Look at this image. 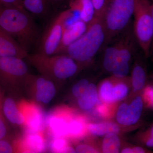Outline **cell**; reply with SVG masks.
<instances>
[{
    "label": "cell",
    "instance_id": "cell-1",
    "mask_svg": "<svg viewBox=\"0 0 153 153\" xmlns=\"http://www.w3.org/2000/svg\"><path fill=\"white\" fill-rule=\"evenodd\" d=\"M26 10L1 7L0 28L13 37L28 52L39 42L40 31Z\"/></svg>",
    "mask_w": 153,
    "mask_h": 153
},
{
    "label": "cell",
    "instance_id": "cell-2",
    "mask_svg": "<svg viewBox=\"0 0 153 153\" xmlns=\"http://www.w3.org/2000/svg\"><path fill=\"white\" fill-rule=\"evenodd\" d=\"M105 41L103 18L95 16L87 24L85 33L68 46L63 54L70 56L78 64L88 63L105 45Z\"/></svg>",
    "mask_w": 153,
    "mask_h": 153
},
{
    "label": "cell",
    "instance_id": "cell-3",
    "mask_svg": "<svg viewBox=\"0 0 153 153\" xmlns=\"http://www.w3.org/2000/svg\"><path fill=\"white\" fill-rule=\"evenodd\" d=\"M28 60L42 75L52 81H64L76 74L78 64L66 54L47 55L41 53L28 55Z\"/></svg>",
    "mask_w": 153,
    "mask_h": 153
},
{
    "label": "cell",
    "instance_id": "cell-4",
    "mask_svg": "<svg viewBox=\"0 0 153 153\" xmlns=\"http://www.w3.org/2000/svg\"><path fill=\"white\" fill-rule=\"evenodd\" d=\"M135 0H109L103 18L105 45L115 41L130 26Z\"/></svg>",
    "mask_w": 153,
    "mask_h": 153
},
{
    "label": "cell",
    "instance_id": "cell-5",
    "mask_svg": "<svg viewBox=\"0 0 153 153\" xmlns=\"http://www.w3.org/2000/svg\"><path fill=\"white\" fill-rule=\"evenodd\" d=\"M133 16L134 34L144 55L149 57L153 36L151 0H135Z\"/></svg>",
    "mask_w": 153,
    "mask_h": 153
},
{
    "label": "cell",
    "instance_id": "cell-6",
    "mask_svg": "<svg viewBox=\"0 0 153 153\" xmlns=\"http://www.w3.org/2000/svg\"><path fill=\"white\" fill-rule=\"evenodd\" d=\"M74 13V10L69 8L60 13L52 20L38 42L39 53L55 55L63 36L65 22Z\"/></svg>",
    "mask_w": 153,
    "mask_h": 153
},
{
    "label": "cell",
    "instance_id": "cell-7",
    "mask_svg": "<svg viewBox=\"0 0 153 153\" xmlns=\"http://www.w3.org/2000/svg\"><path fill=\"white\" fill-rule=\"evenodd\" d=\"M2 80L12 83L26 82L29 74L27 66L22 58L0 57Z\"/></svg>",
    "mask_w": 153,
    "mask_h": 153
},
{
    "label": "cell",
    "instance_id": "cell-8",
    "mask_svg": "<svg viewBox=\"0 0 153 153\" xmlns=\"http://www.w3.org/2000/svg\"><path fill=\"white\" fill-rule=\"evenodd\" d=\"M25 83L33 86V98L39 103L48 104L56 94V88L53 81L43 75L29 74Z\"/></svg>",
    "mask_w": 153,
    "mask_h": 153
},
{
    "label": "cell",
    "instance_id": "cell-9",
    "mask_svg": "<svg viewBox=\"0 0 153 153\" xmlns=\"http://www.w3.org/2000/svg\"><path fill=\"white\" fill-rule=\"evenodd\" d=\"M25 119V126L27 133L42 132L47 128V116L37 105L24 102L20 107Z\"/></svg>",
    "mask_w": 153,
    "mask_h": 153
},
{
    "label": "cell",
    "instance_id": "cell-10",
    "mask_svg": "<svg viewBox=\"0 0 153 153\" xmlns=\"http://www.w3.org/2000/svg\"><path fill=\"white\" fill-rule=\"evenodd\" d=\"M143 108V102L140 97H137L129 105L121 104L117 113V122L124 126H131L137 122Z\"/></svg>",
    "mask_w": 153,
    "mask_h": 153
},
{
    "label": "cell",
    "instance_id": "cell-11",
    "mask_svg": "<svg viewBox=\"0 0 153 153\" xmlns=\"http://www.w3.org/2000/svg\"><path fill=\"white\" fill-rule=\"evenodd\" d=\"M28 52L10 35L0 28V57H27Z\"/></svg>",
    "mask_w": 153,
    "mask_h": 153
},
{
    "label": "cell",
    "instance_id": "cell-12",
    "mask_svg": "<svg viewBox=\"0 0 153 153\" xmlns=\"http://www.w3.org/2000/svg\"><path fill=\"white\" fill-rule=\"evenodd\" d=\"M70 115L66 112H56L47 116V128L53 138H67Z\"/></svg>",
    "mask_w": 153,
    "mask_h": 153
},
{
    "label": "cell",
    "instance_id": "cell-13",
    "mask_svg": "<svg viewBox=\"0 0 153 153\" xmlns=\"http://www.w3.org/2000/svg\"><path fill=\"white\" fill-rule=\"evenodd\" d=\"M87 27L86 23L79 20L67 27L64 28L63 36L55 55L63 54L68 46L85 33Z\"/></svg>",
    "mask_w": 153,
    "mask_h": 153
},
{
    "label": "cell",
    "instance_id": "cell-14",
    "mask_svg": "<svg viewBox=\"0 0 153 153\" xmlns=\"http://www.w3.org/2000/svg\"><path fill=\"white\" fill-rule=\"evenodd\" d=\"M19 149L26 153H41L46 149V143L42 132L27 133L21 141Z\"/></svg>",
    "mask_w": 153,
    "mask_h": 153
},
{
    "label": "cell",
    "instance_id": "cell-15",
    "mask_svg": "<svg viewBox=\"0 0 153 153\" xmlns=\"http://www.w3.org/2000/svg\"><path fill=\"white\" fill-rule=\"evenodd\" d=\"M3 111L6 118L11 123L17 125L25 124V116L13 98H6L3 105Z\"/></svg>",
    "mask_w": 153,
    "mask_h": 153
},
{
    "label": "cell",
    "instance_id": "cell-16",
    "mask_svg": "<svg viewBox=\"0 0 153 153\" xmlns=\"http://www.w3.org/2000/svg\"><path fill=\"white\" fill-rule=\"evenodd\" d=\"M70 8L79 12L80 19L88 24L95 16L92 0H70Z\"/></svg>",
    "mask_w": 153,
    "mask_h": 153
},
{
    "label": "cell",
    "instance_id": "cell-17",
    "mask_svg": "<svg viewBox=\"0 0 153 153\" xmlns=\"http://www.w3.org/2000/svg\"><path fill=\"white\" fill-rule=\"evenodd\" d=\"M87 125L83 117L70 115L68 120L67 138L76 140L83 137L88 131Z\"/></svg>",
    "mask_w": 153,
    "mask_h": 153
},
{
    "label": "cell",
    "instance_id": "cell-18",
    "mask_svg": "<svg viewBox=\"0 0 153 153\" xmlns=\"http://www.w3.org/2000/svg\"><path fill=\"white\" fill-rule=\"evenodd\" d=\"M23 3L28 13L39 18L46 16L52 5L50 0H23Z\"/></svg>",
    "mask_w": 153,
    "mask_h": 153
},
{
    "label": "cell",
    "instance_id": "cell-19",
    "mask_svg": "<svg viewBox=\"0 0 153 153\" xmlns=\"http://www.w3.org/2000/svg\"><path fill=\"white\" fill-rule=\"evenodd\" d=\"M77 99L80 109L88 111L93 108L98 100V92L95 84L90 83L84 93Z\"/></svg>",
    "mask_w": 153,
    "mask_h": 153
},
{
    "label": "cell",
    "instance_id": "cell-20",
    "mask_svg": "<svg viewBox=\"0 0 153 153\" xmlns=\"http://www.w3.org/2000/svg\"><path fill=\"white\" fill-rule=\"evenodd\" d=\"M88 131L96 136H102L110 133L118 134L119 126L112 122L91 123L87 125Z\"/></svg>",
    "mask_w": 153,
    "mask_h": 153
},
{
    "label": "cell",
    "instance_id": "cell-21",
    "mask_svg": "<svg viewBox=\"0 0 153 153\" xmlns=\"http://www.w3.org/2000/svg\"><path fill=\"white\" fill-rule=\"evenodd\" d=\"M111 43V45H108L105 51L103 56V66L106 71L112 72L116 63L119 48L118 39Z\"/></svg>",
    "mask_w": 153,
    "mask_h": 153
},
{
    "label": "cell",
    "instance_id": "cell-22",
    "mask_svg": "<svg viewBox=\"0 0 153 153\" xmlns=\"http://www.w3.org/2000/svg\"><path fill=\"white\" fill-rule=\"evenodd\" d=\"M146 79L145 68L140 64H137L134 66L132 72V84L134 91L141 90L144 87Z\"/></svg>",
    "mask_w": 153,
    "mask_h": 153
},
{
    "label": "cell",
    "instance_id": "cell-23",
    "mask_svg": "<svg viewBox=\"0 0 153 153\" xmlns=\"http://www.w3.org/2000/svg\"><path fill=\"white\" fill-rule=\"evenodd\" d=\"M120 147V140L117 134L110 133L105 136L102 143V151L103 153L119 152Z\"/></svg>",
    "mask_w": 153,
    "mask_h": 153
},
{
    "label": "cell",
    "instance_id": "cell-24",
    "mask_svg": "<svg viewBox=\"0 0 153 153\" xmlns=\"http://www.w3.org/2000/svg\"><path fill=\"white\" fill-rule=\"evenodd\" d=\"M114 85L109 80H105L102 83L99 90V96L102 101L110 104L114 102L113 97Z\"/></svg>",
    "mask_w": 153,
    "mask_h": 153
},
{
    "label": "cell",
    "instance_id": "cell-25",
    "mask_svg": "<svg viewBox=\"0 0 153 153\" xmlns=\"http://www.w3.org/2000/svg\"><path fill=\"white\" fill-rule=\"evenodd\" d=\"M69 146L65 137H54L50 144V149L53 152L63 153L66 147Z\"/></svg>",
    "mask_w": 153,
    "mask_h": 153
},
{
    "label": "cell",
    "instance_id": "cell-26",
    "mask_svg": "<svg viewBox=\"0 0 153 153\" xmlns=\"http://www.w3.org/2000/svg\"><path fill=\"white\" fill-rule=\"evenodd\" d=\"M128 92L127 85L123 82L117 83L114 86L113 97L114 102L123 99L127 95Z\"/></svg>",
    "mask_w": 153,
    "mask_h": 153
},
{
    "label": "cell",
    "instance_id": "cell-27",
    "mask_svg": "<svg viewBox=\"0 0 153 153\" xmlns=\"http://www.w3.org/2000/svg\"><path fill=\"white\" fill-rule=\"evenodd\" d=\"M88 80L86 79H82L76 82L71 89L72 95L75 98L77 99L84 93L89 85Z\"/></svg>",
    "mask_w": 153,
    "mask_h": 153
},
{
    "label": "cell",
    "instance_id": "cell-28",
    "mask_svg": "<svg viewBox=\"0 0 153 153\" xmlns=\"http://www.w3.org/2000/svg\"><path fill=\"white\" fill-rule=\"evenodd\" d=\"M129 70V63H117L115 66L112 73L116 78H123L128 74Z\"/></svg>",
    "mask_w": 153,
    "mask_h": 153
},
{
    "label": "cell",
    "instance_id": "cell-29",
    "mask_svg": "<svg viewBox=\"0 0 153 153\" xmlns=\"http://www.w3.org/2000/svg\"><path fill=\"white\" fill-rule=\"evenodd\" d=\"M109 0H92L94 10L95 16L103 17Z\"/></svg>",
    "mask_w": 153,
    "mask_h": 153
},
{
    "label": "cell",
    "instance_id": "cell-30",
    "mask_svg": "<svg viewBox=\"0 0 153 153\" xmlns=\"http://www.w3.org/2000/svg\"><path fill=\"white\" fill-rule=\"evenodd\" d=\"M0 4L1 7L26 10L23 5V0H0Z\"/></svg>",
    "mask_w": 153,
    "mask_h": 153
},
{
    "label": "cell",
    "instance_id": "cell-31",
    "mask_svg": "<svg viewBox=\"0 0 153 153\" xmlns=\"http://www.w3.org/2000/svg\"><path fill=\"white\" fill-rule=\"evenodd\" d=\"M143 98L148 105L153 109V85H148L145 88Z\"/></svg>",
    "mask_w": 153,
    "mask_h": 153
},
{
    "label": "cell",
    "instance_id": "cell-32",
    "mask_svg": "<svg viewBox=\"0 0 153 153\" xmlns=\"http://www.w3.org/2000/svg\"><path fill=\"white\" fill-rule=\"evenodd\" d=\"M97 114L101 117H106L110 114V109L106 104H99L96 110Z\"/></svg>",
    "mask_w": 153,
    "mask_h": 153
},
{
    "label": "cell",
    "instance_id": "cell-33",
    "mask_svg": "<svg viewBox=\"0 0 153 153\" xmlns=\"http://www.w3.org/2000/svg\"><path fill=\"white\" fill-rule=\"evenodd\" d=\"M76 153H97L98 151L89 145L80 144L78 145L75 148Z\"/></svg>",
    "mask_w": 153,
    "mask_h": 153
},
{
    "label": "cell",
    "instance_id": "cell-34",
    "mask_svg": "<svg viewBox=\"0 0 153 153\" xmlns=\"http://www.w3.org/2000/svg\"><path fill=\"white\" fill-rule=\"evenodd\" d=\"M13 148L8 142L1 140L0 141V153H10L13 152Z\"/></svg>",
    "mask_w": 153,
    "mask_h": 153
},
{
    "label": "cell",
    "instance_id": "cell-35",
    "mask_svg": "<svg viewBox=\"0 0 153 153\" xmlns=\"http://www.w3.org/2000/svg\"><path fill=\"white\" fill-rule=\"evenodd\" d=\"M146 145L148 147L153 148V126L150 129L149 137L146 140Z\"/></svg>",
    "mask_w": 153,
    "mask_h": 153
},
{
    "label": "cell",
    "instance_id": "cell-36",
    "mask_svg": "<svg viewBox=\"0 0 153 153\" xmlns=\"http://www.w3.org/2000/svg\"><path fill=\"white\" fill-rule=\"evenodd\" d=\"M6 132H7V129H6V127L5 124L3 120V119L1 118L0 120V139L1 140H3L4 137L5 136Z\"/></svg>",
    "mask_w": 153,
    "mask_h": 153
},
{
    "label": "cell",
    "instance_id": "cell-37",
    "mask_svg": "<svg viewBox=\"0 0 153 153\" xmlns=\"http://www.w3.org/2000/svg\"><path fill=\"white\" fill-rule=\"evenodd\" d=\"M132 149V153H143L145 152V150L140 147H135Z\"/></svg>",
    "mask_w": 153,
    "mask_h": 153
},
{
    "label": "cell",
    "instance_id": "cell-38",
    "mask_svg": "<svg viewBox=\"0 0 153 153\" xmlns=\"http://www.w3.org/2000/svg\"><path fill=\"white\" fill-rule=\"evenodd\" d=\"M64 1L65 0H50L52 5L55 6V7L60 6Z\"/></svg>",
    "mask_w": 153,
    "mask_h": 153
},
{
    "label": "cell",
    "instance_id": "cell-39",
    "mask_svg": "<svg viewBox=\"0 0 153 153\" xmlns=\"http://www.w3.org/2000/svg\"><path fill=\"white\" fill-rule=\"evenodd\" d=\"M152 4V19H153V0H151ZM152 55L153 56V36L152 41V44H151L150 53V55Z\"/></svg>",
    "mask_w": 153,
    "mask_h": 153
},
{
    "label": "cell",
    "instance_id": "cell-40",
    "mask_svg": "<svg viewBox=\"0 0 153 153\" xmlns=\"http://www.w3.org/2000/svg\"><path fill=\"white\" fill-rule=\"evenodd\" d=\"M121 152L123 153H132V149L131 148H126V149H123L122 151Z\"/></svg>",
    "mask_w": 153,
    "mask_h": 153
}]
</instances>
